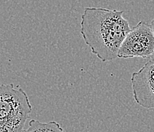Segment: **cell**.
I'll return each mask as SVG.
<instances>
[{
  "label": "cell",
  "mask_w": 154,
  "mask_h": 132,
  "mask_svg": "<svg viewBox=\"0 0 154 132\" xmlns=\"http://www.w3.org/2000/svg\"><path fill=\"white\" fill-rule=\"evenodd\" d=\"M124 12L103 8H85L81 20V34L91 52L102 62L117 58L119 49L131 31Z\"/></svg>",
  "instance_id": "obj_1"
},
{
  "label": "cell",
  "mask_w": 154,
  "mask_h": 132,
  "mask_svg": "<svg viewBox=\"0 0 154 132\" xmlns=\"http://www.w3.org/2000/svg\"><path fill=\"white\" fill-rule=\"evenodd\" d=\"M32 106L26 92L12 83L0 84V132H23Z\"/></svg>",
  "instance_id": "obj_2"
},
{
  "label": "cell",
  "mask_w": 154,
  "mask_h": 132,
  "mask_svg": "<svg viewBox=\"0 0 154 132\" xmlns=\"http://www.w3.org/2000/svg\"><path fill=\"white\" fill-rule=\"evenodd\" d=\"M154 52V34L150 24L138 22L126 36L117 58H150Z\"/></svg>",
  "instance_id": "obj_3"
},
{
  "label": "cell",
  "mask_w": 154,
  "mask_h": 132,
  "mask_svg": "<svg viewBox=\"0 0 154 132\" xmlns=\"http://www.w3.org/2000/svg\"><path fill=\"white\" fill-rule=\"evenodd\" d=\"M135 102L146 108H154V61L149 60L131 76Z\"/></svg>",
  "instance_id": "obj_4"
},
{
  "label": "cell",
  "mask_w": 154,
  "mask_h": 132,
  "mask_svg": "<svg viewBox=\"0 0 154 132\" xmlns=\"http://www.w3.org/2000/svg\"><path fill=\"white\" fill-rule=\"evenodd\" d=\"M23 132H65L58 122H49L47 123L32 119L29 123V128Z\"/></svg>",
  "instance_id": "obj_5"
},
{
  "label": "cell",
  "mask_w": 154,
  "mask_h": 132,
  "mask_svg": "<svg viewBox=\"0 0 154 132\" xmlns=\"http://www.w3.org/2000/svg\"><path fill=\"white\" fill-rule=\"evenodd\" d=\"M150 25H151V28H152V31H153V34H154V19H152V21H151ZM149 59H150V60L154 61V52H153V54H152V56H151V57L149 58Z\"/></svg>",
  "instance_id": "obj_6"
}]
</instances>
